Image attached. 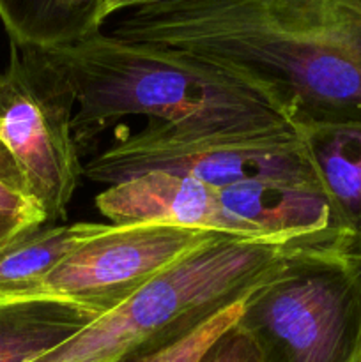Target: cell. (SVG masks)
Masks as SVG:
<instances>
[{"mask_svg":"<svg viewBox=\"0 0 361 362\" xmlns=\"http://www.w3.org/2000/svg\"><path fill=\"white\" fill-rule=\"evenodd\" d=\"M110 34L264 85L299 126H361V0H159Z\"/></svg>","mask_w":361,"mask_h":362,"instance_id":"1","label":"cell"},{"mask_svg":"<svg viewBox=\"0 0 361 362\" xmlns=\"http://www.w3.org/2000/svg\"><path fill=\"white\" fill-rule=\"evenodd\" d=\"M50 49L76 92L78 145L131 115L172 126L289 122L264 85L179 49L103 30Z\"/></svg>","mask_w":361,"mask_h":362,"instance_id":"2","label":"cell"},{"mask_svg":"<svg viewBox=\"0 0 361 362\" xmlns=\"http://www.w3.org/2000/svg\"><path fill=\"white\" fill-rule=\"evenodd\" d=\"M311 253L333 251L227 235L32 362H117L246 299L290 262Z\"/></svg>","mask_w":361,"mask_h":362,"instance_id":"3","label":"cell"},{"mask_svg":"<svg viewBox=\"0 0 361 362\" xmlns=\"http://www.w3.org/2000/svg\"><path fill=\"white\" fill-rule=\"evenodd\" d=\"M151 170L219 187L264 180L322 184L296 127L285 120L230 126H172L149 120L84 163V177L113 186Z\"/></svg>","mask_w":361,"mask_h":362,"instance_id":"4","label":"cell"},{"mask_svg":"<svg viewBox=\"0 0 361 362\" xmlns=\"http://www.w3.org/2000/svg\"><path fill=\"white\" fill-rule=\"evenodd\" d=\"M236 325L262 362H361V258L290 262L248 297Z\"/></svg>","mask_w":361,"mask_h":362,"instance_id":"5","label":"cell"},{"mask_svg":"<svg viewBox=\"0 0 361 362\" xmlns=\"http://www.w3.org/2000/svg\"><path fill=\"white\" fill-rule=\"evenodd\" d=\"M74 112V85L52 49L11 42L9 62L0 71V141L46 225L67 218L84 177Z\"/></svg>","mask_w":361,"mask_h":362,"instance_id":"6","label":"cell"},{"mask_svg":"<svg viewBox=\"0 0 361 362\" xmlns=\"http://www.w3.org/2000/svg\"><path fill=\"white\" fill-rule=\"evenodd\" d=\"M223 237L152 223L110 225L39 279L23 300H64L99 318Z\"/></svg>","mask_w":361,"mask_h":362,"instance_id":"7","label":"cell"},{"mask_svg":"<svg viewBox=\"0 0 361 362\" xmlns=\"http://www.w3.org/2000/svg\"><path fill=\"white\" fill-rule=\"evenodd\" d=\"M96 207L110 225L152 223L207 230L239 239L269 240L257 226L223 204L219 187L165 170H151L106 186L96 197Z\"/></svg>","mask_w":361,"mask_h":362,"instance_id":"8","label":"cell"},{"mask_svg":"<svg viewBox=\"0 0 361 362\" xmlns=\"http://www.w3.org/2000/svg\"><path fill=\"white\" fill-rule=\"evenodd\" d=\"M222 200L269 240L357 257L353 239L340 223L322 184L248 182L223 187Z\"/></svg>","mask_w":361,"mask_h":362,"instance_id":"9","label":"cell"},{"mask_svg":"<svg viewBox=\"0 0 361 362\" xmlns=\"http://www.w3.org/2000/svg\"><path fill=\"white\" fill-rule=\"evenodd\" d=\"M296 129L361 258V126H299Z\"/></svg>","mask_w":361,"mask_h":362,"instance_id":"10","label":"cell"},{"mask_svg":"<svg viewBox=\"0 0 361 362\" xmlns=\"http://www.w3.org/2000/svg\"><path fill=\"white\" fill-rule=\"evenodd\" d=\"M106 0H0V21L13 45L60 48L105 25Z\"/></svg>","mask_w":361,"mask_h":362,"instance_id":"11","label":"cell"},{"mask_svg":"<svg viewBox=\"0 0 361 362\" xmlns=\"http://www.w3.org/2000/svg\"><path fill=\"white\" fill-rule=\"evenodd\" d=\"M64 300L35 299L0 304V362H32L94 322Z\"/></svg>","mask_w":361,"mask_h":362,"instance_id":"12","label":"cell"},{"mask_svg":"<svg viewBox=\"0 0 361 362\" xmlns=\"http://www.w3.org/2000/svg\"><path fill=\"white\" fill-rule=\"evenodd\" d=\"M108 226L110 223L45 225L0 247V304L23 300L39 279Z\"/></svg>","mask_w":361,"mask_h":362,"instance_id":"13","label":"cell"},{"mask_svg":"<svg viewBox=\"0 0 361 362\" xmlns=\"http://www.w3.org/2000/svg\"><path fill=\"white\" fill-rule=\"evenodd\" d=\"M246 299L222 308L195 327L159 339L117 362H200L212 343L237 324Z\"/></svg>","mask_w":361,"mask_h":362,"instance_id":"14","label":"cell"},{"mask_svg":"<svg viewBox=\"0 0 361 362\" xmlns=\"http://www.w3.org/2000/svg\"><path fill=\"white\" fill-rule=\"evenodd\" d=\"M45 225V214L30 197L16 163L0 141V247Z\"/></svg>","mask_w":361,"mask_h":362,"instance_id":"15","label":"cell"},{"mask_svg":"<svg viewBox=\"0 0 361 362\" xmlns=\"http://www.w3.org/2000/svg\"><path fill=\"white\" fill-rule=\"evenodd\" d=\"M200 362H262L253 341L232 325L223 336H219L211 349L204 354Z\"/></svg>","mask_w":361,"mask_h":362,"instance_id":"16","label":"cell"},{"mask_svg":"<svg viewBox=\"0 0 361 362\" xmlns=\"http://www.w3.org/2000/svg\"><path fill=\"white\" fill-rule=\"evenodd\" d=\"M159 2V0H106L105 6V20L115 16L119 13H126V11L137 9V7L147 6V4Z\"/></svg>","mask_w":361,"mask_h":362,"instance_id":"17","label":"cell"}]
</instances>
